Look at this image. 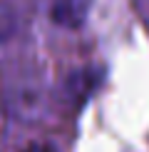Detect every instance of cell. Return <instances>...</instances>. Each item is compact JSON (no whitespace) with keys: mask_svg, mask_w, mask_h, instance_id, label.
Here are the masks:
<instances>
[{"mask_svg":"<svg viewBox=\"0 0 149 152\" xmlns=\"http://www.w3.org/2000/svg\"><path fill=\"white\" fill-rule=\"evenodd\" d=\"M87 5L90 0H55L52 5V18L57 20L60 25H80L87 15Z\"/></svg>","mask_w":149,"mask_h":152,"instance_id":"obj_1","label":"cell"},{"mask_svg":"<svg viewBox=\"0 0 149 152\" xmlns=\"http://www.w3.org/2000/svg\"><path fill=\"white\" fill-rule=\"evenodd\" d=\"M15 33V12L10 10V5L0 3V45Z\"/></svg>","mask_w":149,"mask_h":152,"instance_id":"obj_2","label":"cell"}]
</instances>
